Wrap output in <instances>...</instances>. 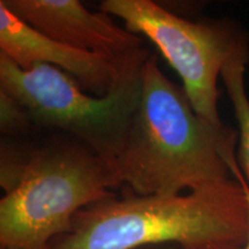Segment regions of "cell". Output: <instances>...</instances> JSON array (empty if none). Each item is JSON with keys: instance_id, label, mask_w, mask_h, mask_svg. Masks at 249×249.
<instances>
[{"instance_id": "6da1fadb", "label": "cell", "mask_w": 249, "mask_h": 249, "mask_svg": "<svg viewBox=\"0 0 249 249\" xmlns=\"http://www.w3.org/2000/svg\"><path fill=\"white\" fill-rule=\"evenodd\" d=\"M236 133L217 128L193 107L156 54L141 71V98L114 161L120 185L138 195H178L232 179Z\"/></svg>"}, {"instance_id": "7a4b0ae2", "label": "cell", "mask_w": 249, "mask_h": 249, "mask_svg": "<svg viewBox=\"0 0 249 249\" xmlns=\"http://www.w3.org/2000/svg\"><path fill=\"white\" fill-rule=\"evenodd\" d=\"M40 142L1 140V249H49L71 231L75 214L113 197L116 170L79 140L48 133Z\"/></svg>"}, {"instance_id": "3957f363", "label": "cell", "mask_w": 249, "mask_h": 249, "mask_svg": "<svg viewBox=\"0 0 249 249\" xmlns=\"http://www.w3.org/2000/svg\"><path fill=\"white\" fill-rule=\"evenodd\" d=\"M128 189V188H126ZM249 235V205L232 178L178 195L127 191L79 211L66 234L49 249H136L176 244L185 248L242 249Z\"/></svg>"}, {"instance_id": "277c9868", "label": "cell", "mask_w": 249, "mask_h": 249, "mask_svg": "<svg viewBox=\"0 0 249 249\" xmlns=\"http://www.w3.org/2000/svg\"><path fill=\"white\" fill-rule=\"evenodd\" d=\"M150 54L142 50L127 62L116 88L96 97L66 71L46 64L22 70L0 51V90L26 107L37 132L70 135L114 167L141 98V71Z\"/></svg>"}, {"instance_id": "5b68a950", "label": "cell", "mask_w": 249, "mask_h": 249, "mask_svg": "<svg viewBox=\"0 0 249 249\" xmlns=\"http://www.w3.org/2000/svg\"><path fill=\"white\" fill-rule=\"evenodd\" d=\"M99 11L119 18L126 29L148 38L178 73L196 113L217 128V82L225 65L249 52L247 33L230 20L192 21L152 0H103Z\"/></svg>"}, {"instance_id": "8992f818", "label": "cell", "mask_w": 249, "mask_h": 249, "mask_svg": "<svg viewBox=\"0 0 249 249\" xmlns=\"http://www.w3.org/2000/svg\"><path fill=\"white\" fill-rule=\"evenodd\" d=\"M14 15L50 38L71 48L126 60L143 50L139 35L110 15L90 12L79 0H1Z\"/></svg>"}, {"instance_id": "52a82bcc", "label": "cell", "mask_w": 249, "mask_h": 249, "mask_svg": "<svg viewBox=\"0 0 249 249\" xmlns=\"http://www.w3.org/2000/svg\"><path fill=\"white\" fill-rule=\"evenodd\" d=\"M0 50L22 70L35 64H46L66 71L87 92L96 97L107 96L116 88L127 62L136 55L116 60L62 44L20 20L1 0Z\"/></svg>"}, {"instance_id": "ba28073f", "label": "cell", "mask_w": 249, "mask_h": 249, "mask_svg": "<svg viewBox=\"0 0 249 249\" xmlns=\"http://www.w3.org/2000/svg\"><path fill=\"white\" fill-rule=\"evenodd\" d=\"M248 61L249 52L235 55L224 66L220 77L225 85L239 124V157L242 173L249 185V98L245 86V73Z\"/></svg>"}, {"instance_id": "9c48e42d", "label": "cell", "mask_w": 249, "mask_h": 249, "mask_svg": "<svg viewBox=\"0 0 249 249\" xmlns=\"http://www.w3.org/2000/svg\"><path fill=\"white\" fill-rule=\"evenodd\" d=\"M0 132L9 138L23 139L39 134L30 119L29 113L17 99L0 90Z\"/></svg>"}, {"instance_id": "30bf717a", "label": "cell", "mask_w": 249, "mask_h": 249, "mask_svg": "<svg viewBox=\"0 0 249 249\" xmlns=\"http://www.w3.org/2000/svg\"><path fill=\"white\" fill-rule=\"evenodd\" d=\"M231 172H232V176L233 178L238 179L239 181L241 182L242 185V188H244L245 191V194H246V197H247V201H248V205H249V185L247 182V180H246L244 173H242V171L240 170V167H239V163L238 161H235V163H233L231 165ZM242 249H249V235H248V241L246 246Z\"/></svg>"}, {"instance_id": "8fae6325", "label": "cell", "mask_w": 249, "mask_h": 249, "mask_svg": "<svg viewBox=\"0 0 249 249\" xmlns=\"http://www.w3.org/2000/svg\"><path fill=\"white\" fill-rule=\"evenodd\" d=\"M161 249H219V248H185V247H170V248H161Z\"/></svg>"}]
</instances>
